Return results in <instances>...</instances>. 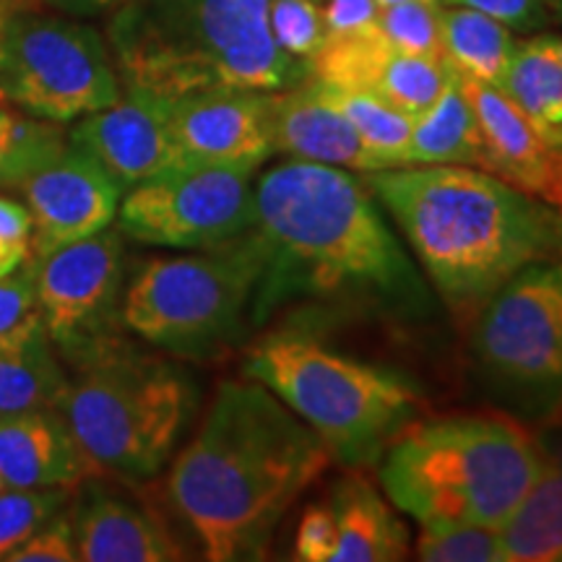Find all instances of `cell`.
<instances>
[{
	"label": "cell",
	"instance_id": "f6af8a7d",
	"mask_svg": "<svg viewBox=\"0 0 562 562\" xmlns=\"http://www.w3.org/2000/svg\"><path fill=\"white\" fill-rule=\"evenodd\" d=\"M558 45H560V55H562V40H558Z\"/></svg>",
	"mask_w": 562,
	"mask_h": 562
},
{
	"label": "cell",
	"instance_id": "1f68e13d",
	"mask_svg": "<svg viewBox=\"0 0 562 562\" xmlns=\"http://www.w3.org/2000/svg\"><path fill=\"white\" fill-rule=\"evenodd\" d=\"M269 30L281 50L305 63L326 42V21L315 0H269Z\"/></svg>",
	"mask_w": 562,
	"mask_h": 562
},
{
	"label": "cell",
	"instance_id": "d590c367",
	"mask_svg": "<svg viewBox=\"0 0 562 562\" xmlns=\"http://www.w3.org/2000/svg\"><path fill=\"white\" fill-rule=\"evenodd\" d=\"M336 550V518L328 503L311 505L297 526L294 558L302 562H331Z\"/></svg>",
	"mask_w": 562,
	"mask_h": 562
},
{
	"label": "cell",
	"instance_id": "cb8c5ba5",
	"mask_svg": "<svg viewBox=\"0 0 562 562\" xmlns=\"http://www.w3.org/2000/svg\"><path fill=\"white\" fill-rule=\"evenodd\" d=\"M497 531L503 562H562V451L547 448L537 482Z\"/></svg>",
	"mask_w": 562,
	"mask_h": 562
},
{
	"label": "cell",
	"instance_id": "ba28073f",
	"mask_svg": "<svg viewBox=\"0 0 562 562\" xmlns=\"http://www.w3.org/2000/svg\"><path fill=\"white\" fill-rule=\"evenodd\" d=\"M263 266L256 227L216 248L151 258L125 284V331L186 360L214 357L252 323Z\"/></svg>",
	"mask_w": 562,
	"mask_h": 562
},
{
	"label": "cell",
	"instance_id": "5b68a950",
	"mask_svg": "<svg viewBox=\"0 0 562 562\" xmlns=\"http://www.w3.org/2000/svg\"><path fill=\"white\" fill-rule=\"evenodd\" d=\"M547 448L518 419L456 414L412 422L381 456L393 508L422 529H501L537 482Z\"/></svg>",
	"mask_w": 562,
	"mask_h": 562
},
{
	"label": "cell",
	"instance_id": "7c38bea8",
	"mask_svg": "<svg viewBox=\"0 0 562 562\" xmlns=\"http://www.w3.org/2000/svg\"><path fill=\"white\" fill-rule=\"evenodd\" d=\"M42 326L63 364H74L123 339V232L102 229L34 258Z\"/></svg>",
	"mask_w": 562,
	"mask_h": 562
},
{
	"label": "cell",
	"instance_id": "e0dca14e",
	"mask_svg": "<svg viewBox=\"0 0 562 562\" xmlns=\"http://www.w3.org/2000/svg\"><path fill=\"white\" fill-rule=\"evenodd\" d=\"M76 560L83 562H167L186 560V550L167 524L133 501L123 490H112L104 476L89 474L70 495Z\"/></svg>",
	"mask_w": 562,
	"mask_h": 562
},
{
	"label": "cell",
	"instance_id": "8d00e7d4",
	"mask_svg": "<svg viewBox=\"0 0 562 562\" xmlns=\"http://www.w3.org/2000/svg\"><path fill=\"white\" fill-rule=\"evenodd\" d=\"M463 9H474L484 16L501 21L508 30H537L547 19V0H448Z\"/></svg>",
	"mask_w": 562,
	"mask_h": 562
},
{
	"label": "cell",
	"instance_id": "6da1fadb",
	"mask_svg": "<svg viewBox=\"0 0 562 562\" xmlns=\"http://www.w3.org/2000/svg\"><path fill=\"white\" fill-rule=\"evenodd\" d=\"M266 248L252 326L281 302L334 297L396 318H425L432 292L355 172L290 159L256 180Z\"/></svg>",
	"mask_w": 562,
	"mask_h": 562
},
{
	"label": "cell",
	"instance_id": "ee69618b",
	"mask_svg": "<svg viewBox=\"0 0 562 562\" xmlns=\"http://www.w3.org/2000/svg\"><path fill=\"white\" fill-rule=\"evenodd\" d=\"M558 261L562 266V235H560V245H558Z\"/></svg>",
	"mask_w": 562,
	"mask_h": 562
},
{
	"label": "cell",
	"instance_id": "ffe728a7",
	"mask_svg": "<svg viewBox=\"0 0 562 562\" xmlns=\"http://www.w3.org/2000/svg\"><path fill=\"white\" fill-rule=\"evenodd\" d=\"M89 474V463L55 406L0 422L3 487H76Z\"/></svg>",
	"mask_w": 562,
	"mask_h": 562
},
{
	"label": "cell",
	"instance_id": "74e56055",
	"mask_svg": "<svg viewBox=\"0 0 562 562\" xmlns=\"http://www.w3.org/2000/svg\"><path fill=\"white\" fill-rule=\"evenodd\" d=\"M381 5L375 0H326L323 21L326 34H351L362 32L375 24Z\"/></svg>",
	"mask_w": 562,
	"mask_h": 562
},
{
	"label": "cell",
	"instance_id": "7402d4cb",
	"mask_svg": "<svg viewBox=\"0 0 562 562\" xmlns=\"http://www.w3.org/2000/svg\"><path fill=\"white\" fill-rule=\"evenodd\" d=\"M469 165L482 167V138L474 110L459 76L448 68V81L430 108L414 117L402 167Z\"/></svg>",
	"mask_w": 562,
	"mask_h": 562
},
{
	"label": "cell",
	"instance_id": "d4e9b609",
	"mask_svg": "<svg viewBox=\"0 0 562 562\" xmlns=\"http://www.w3.org/2000/svg\"><path fill=\"white\" fill-rule=\"evenodd\" d=\"M63 383L66 368L45 326L0 344V422L53 406Z\"/></svg>",
	"mask_w": 562,
	"mask_h": 562
},
{
	"label": "cell",
	"instance_id": "4316f807",
	"mask_svg": "<svg viewBox=\"0 0 562 562\" xmlns=\"http://www.w3.org/2000/svg\"><path fill=\"white\" fill-rule=\"evenodd\" d=\"M313 81L321 94L360 133L362 144L368 146L372 157V172L402 167L406 144H409L412 136V115L393 108L391 102L381 100V97L368 94V91L334 87V83L318 79Z\"/></svg>",
	"mask_w": 562,
	"mask_h": 562
},
{
	"label": "cell",
	"instance_id": "bcb514c9",
	"mask_svg": "<svg viewBox=\"0 0 562 562\" xmlns=\"http://www.w3.org/2000/svg\"><path fill=\"white\" fill-rule=\"evenodd\" d=\"M0 490H3V482H0Z\"/></svg>",
	"mask_w": 562,
	"mask_h": 562
},
{
	"label": "cell",
	"instance_id": "d6a6232c",
	"mask_svg": "<svg viewBox=\"0 0 562 562\" xmlns=\"http://www.w3.org/2000/svg\"><path fill=\"white\" fill-rule=\"evenodd\" d=\"M42 315L34 290V258L0 277V344L37 331Z\"/></svg>",
	"mask_w": 562,
	"mask_h": 562
},
{
	"label": "cell",
	"instance_id": "e575fe53",
	"mask_svg": "<svg viewBox=\"0 0 562 562\" xmlns=\"http://www.w3.org/2000/svg\"><path fill=\"white\" fill-rule=\"evenodd\" d=\"M32 261V216L26 206L0 195V277Z\"/></svg>",
	"mask_w": 562,
	"mask_h": 562
},
{
	"label": "cell",
	"instance_id": "4dcf8cb0",
	"mask_svg": "<svg viewBox=\"0 0 562 562\" xmlns=\"http://www.w3.org/2000/svg\"><path fill=\"white\" fill-rule=\"evenodd\" d=\"M414 552L425 562H503L501 531L487 526L422 529Z\"/></svg>",
	"mask_w": 562,
	"mask_h": 562
},
{
	"label": "cell",
	"instance_id": "9c48e42d",
	"mask_svg": "<svg viewBox=\"0 0 562 562\" xmlns=\"http://www.w3.org/2000/svg\"><path fill=\"white\" fill-rule=\"evenodd\" d=\"M474 357L497 402L526 419L562 409V266L510 277L474 315Z\"/></svg>",
	"mask_w": 562,
	"mask_h": 562
},
{
	"label": "cell",
	"instance_id": "7a4b0ae2",
	"mask_svg": "<svg viewBox=\"0 0 562 562\" xmlns=\"http://www.w3.org/2000/svg\"><path fill=\"white\" fill-rule=\"evenodd\" d=\"M331 461L266 385L224 381L172 463L167 501L203 560H263L281 518Z\"/></svg>",
	"mask_w": 562,
	"mask_h": 562
},
{
	"label": "cell",
	"instance_id": "f1b7e54d",
	"mask_svg": "<svg viewBox=\"0 0 562 562\" xmlns=\"http://www.w3.org/2000/svg\"><path fill=\"white\" fill-rule=\"evenodd\" d=\"M74 487L0 490V560H5L21 542L32 537L42 524L50 521L70 503Z\"/></svg>",
	"mask_w": 562,
	"mask_h": 562
},
{
	"label": "cell",
	"instance_id": "4fadbf2b",
	"mask_svg": "<svg viewBox=\"0 0 562 562\" xmlns=\"http://www.w3.org/2000/svg\"><path fill=\"white\" fill-rule=\"evenodd\" d=\"M32 216V258L108 229L123 188L70 140L42 157L13 182Z\"/></svg>",
	"mask_w": 562,
	"mask_h": 562
},
{
	"label": "cell",
	"instance_id": "f35d334b",
	"mask_svg": "<svg viewBox=\"0 0 562 562\" xmlns=\"http://www.w3.org/2000/svg\"><path fill=\"white\" fill-rule=\"evenodd\" d=\"M539 199L562 211V146L560 149H552L550 154V167H547V178Z\"/></svg>",
	"mask_w": 562,
	"mask_h": 562
},
{
	"label": "cell",
	"instance_id": "9a60e30c",
	"mask_svg": "<svg viewBox=\"0 0 562 562\" xmlns=\"http://www.w3.org/2000/svg\"><path fill=\"white\" fill-rule=\"evenodd\" d=\"M178 161L258 170L273 154L271 91L209 89L170 100Z\"/></svg>",
	"mask_w": 562,
	"mask_h": 562
},
{
	"label": "cell",
	"instance_id": "30bf717a",
	"mask_svg": "<svg viewBox=\"0 0 562 562\" xmlns=\"http://www.w3.org/2000/svg\"><path fill=\"white\" fill-rule=\"evenodd\" d=\"M121 76L108 40L81 21L16 11L0 32V100L50 123H70L115 104Z\"/></svg>",
	"mask_w": 562,
	"mask_h": 562
},
{
	"label": "cell",
	"instance_id": "d6986e66",
	"mask_svg": "<svg viewBox=\"0 0 562 562\" xmlns=\"http://www.w3.org/2000/svg\"><path fill=\"white\" fill-rule=\"evenodd\" d=\"M456 76L480 125L482 170L539 199L550 167V146L501 87L461 74Z\"/></svg>",
	"mask_w": 562,
	"mask_h": 562
},
{
	"label": "cell",
	"instance_id": "f546056e",
	"mask_svg": "<svg viewBox=\"0 0 562 562\" xmlns=\"http://www.w3.org/2000/svg\"><path fill=\"white\" fill-rule=\"evenodd\" d=\"M375 26L396 50L442 60L438 0H404L383 5Z\"/></svg>",
	"mask_w": 562,
	"mask_h": 562
},
{
	"label": "cell",
	"instance_id": "277c9868",
	"mask_svg": "<svg viewBox=\"0 0 562 562\" xmlns=\"http://www.w3.org/2000/svg\"><path fill=\"white\" fill-rule=\"evenodd\" d=\"M123 89L178 100L209 89L281 91L311 63L273 42L269 0H128L108 26Z\"/></svg>",
	"mask_w": 562,
	"mask_h": 562
},
{
	"label": "cell",
	"instance_id": "5bb4252c",
	"mask_svg": "<svg viewBox=\"0 0 562 562\" xmlns=\"http://www.w3.org/2000/svg\"><path fill=\"white\" fill-rule=\"evenodd\" d=\"M311 76L334 87L368 91L417 117L438 100L448 66L438 58L396 50L372 24L362 32L326 34L311 58Z\"/></svg>",
	"mask_w": 562,
	"mask_h": 562
},
{
	"label": "cell",
	"instance_id": "b9f144b4",
	"mask_svg": "<svg viewBox=\"0 0 562 562\" xmlns=\"http://www.w3.org/2000/svg\"><path fill=\"white\" fill-rule=\"evenodd\" d=\"M375 3H378V5H381V9H383V5H393V3H404V0H375ZM438 3H440V0H438Z\"/></svg>",
	"mask_w": 562,
	"mask_h": 562
},
{
	"label": "cell",
	"instance_id": "603a6c76",
	"mask_svg": "<svg viewBox=\"0 0 562 562\" xmlns=\"http://www.w3.org/2000/svg\"><path fill=\"white\" fill-rule=\"evenodd\" d=\"M558 40L544 34L518 42L497 83L529 117L533 131L550 149L562 146V55Z\"/></svg>",
	"mask_w": 562,
	"mask_h": 562
},
{
	"label": "cell",
	"instance_id": "44dd1931",
	"mask_svg": "<svg viewBox=\"0 0 562 562\" xmlns=\"http://www.w3.org/2000/svg\"><path fill=\"white\" fill-rule=\"evenodd\" d=\"M328 505L336 518L331 562H393L409 550L404 521L364 476L349 474L336 482Z\"/></svg>",
	"mask_w": 562,
	"mask_h": 562
},
{
	"label": "cell",
	"instance_id": "52a82bcc",
	"mask_svg": "<svg viewBox=\"0 0 562 562\" xmlns=\"http://www.w3.org/2000/svg\"><path fill=\"white\" fill-rule=\"evenodd\" d=\"M243 375L269 389L344 467H372L412 422L422 396L398 372L341 355L313 336L273 331L248 349Z\"/></svg>",
	"mask_w": 562,
	"mask_h": 562
},
{
	"label": "cell",
	"instance_id": "ab89813d",
	"mask_svg": "<svg viewBox=\"0 0 562 562\" xmlns=\"http://www.w3.org/2000/svg\"><path fill=\"white\" fill-rule=\"evenodd\" d=\"M45 3L74 13V16H94V13L117 11L123 3H128V0H45Z\"/></svg>",
	"mask_w": 562,
	"mask_h": 562
},
{
	"label": "cell",
	"instance_id": "8fae6325",
	"mask_svg": "<svg viewBox=\"0 0 562 562\" xmlns=\"http://www.w3.org/2000/svg\"><path fill=\"white\" fill-rule=\"evenodd\" d=\"M258 170L237 165L175 161L123 193L117 229L144 245L206 250L256 227Z\"/></svg>",
	"mask_w": 562,
	"mask_h": 562
},
{
	"label": "cell",
	"instance_id": "2e32d148",
	"mask_svg": "<svg viewBox=\"0 0 562 562\" xmlns=\"http://www.w3.org/2000/svg\"><path fill=\"white\" fill-rule=\"evenodd\" d=\"M68 140L89 154L123 191L178 161L170 100L149 91L123 89L115 104L79 117Z\"/></svg>",
	"mask_w": 562,
	"mask_h": 562
},
{
	"label": "cell",
	"instance_id": "484cf974",
	"mask_svg": "<svg viewBox=\"0 0 562 562\" xmlns=\"http://www.w3.org/2000/svg\"><path fill=\"white\" fill-rule=\"evenodd\" d=\"M442 63L469 79L501 83L518 42L501 21L474 9H440Z\"/></svg>",
	"mask_w": 562,
	"mask_h": 562
},
{
	"label": "cell",
	"instance_id": "8992f818",
	"mask_svg": "<svg viewBox=\"0 0 562 562\" xmlns=\"http://www.w3.org/2000/svg\"><path fill=\"white\" fill-rule=\"evenodd\" d=\"M193 404L195 391L182 370L121 341L66 364L53 406L91 474L140 484L172 459Z\"/></svg>",
	"mask_w": 562,
	"mask_h": 562
},
{
	"label": "cell",
	"instance_id": "60d3db41",
	"mask_svg": "<svg viewBox=\"0 0 562 562\" xmlns=\"http://www.w3.org/2000/svg\"><path fill=\"white\" fill-rule=\"evenodd\" d=\"M42 5H45V0H0V11H5V13L42 9Z\"/></svg>",
	"mask_w": 562,
	"mask_h": 562
},
{
	"label": "cell",
	"instance_id": "7bdbcfd3",
	"mask_svg": "<svg viewBox=\"0 0 562 562\" xmlns=\"http://www.w3.org/2000/svg\"><path fill=\"white\" fill-rule=\"evenodd\" d=\"M11 13H5V11H0V32H3V24H5V19H9Z\"/></svg>",
	"mask_w": 562,
	"mask_h": 562
},
{
	"label": "cell",
	"instance_id": "3957f363",
	"mask_svg": "<svg viewBox=\"0 0 562 562\" xmlns=\"http://www.w3.org/2000/svg\"><path fill=\"white\" fill-rule=\"evenodd\" d=\"M362 180L461 321L526 266L558 258L562 211L482 167H393Z\"/></svg>",
	"mask_w": 562,
	"mask_h": 562
},
{
	"label": "cell",
	"instance_id": "836d02e7",
	"mask_svg": "<svg viewBox=\"0 0 562 562\" xmlns=\"http://www.w3.org/2000/svg\"><path fill=\"white\" fill-rule=\"evenodd\" d=\"M11 562H74V521L70 510L55 513L50 521H45L26 542H21L9 558Z\"/></svg>",
	"mask_w": 562,
	"mask_h": 562
},
{
	"label": "cell",
	"instance_id": "ac0fdd59",
	"mask_svg": "<svg viewBox=\"0 0 562 562\" xmlns=\"http://www.w3.org/2000/svg\"><path fill=\"white\" fill-rule=\"evenodd\" d=\"M273 154L368 175L372 157L347 117L321 94L315 81L271 91Z\"/></svg>",
	"mask_w": 562,
	"mask_h": 562
},
{
	"label": "cell",
	"instance_id": "83f0119b",
	"mask_svg": "<svg viewBox=\"0 0 562 562\" xmlns=\"http://www.w3.org/2000/svg\"><path fill=\"white\" fill-rule=\"evenodd\" d=\"M66 140L60 123L40 121L0 100V186L13 188L21 175Z\"/></svg>",
	"mask_w": 562,
	"mask_h": 562
}]
</instances>
